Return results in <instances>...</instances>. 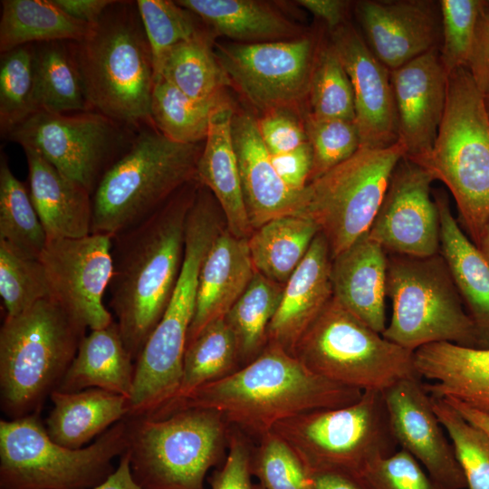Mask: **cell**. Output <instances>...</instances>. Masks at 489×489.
<instances>
[{
	"label": "cell",
	"instance_id": "cell-1",
	"mask_svg": "<svg viewBox=\"0 0 489 489\" xmlns=\"http://www.w3.org/2000/svg\"><path fill=\"white\" fill-rule=\"evenodd\" d=\"M194 181L112 237L109 305L134 361L162 318L180 273L187 217L197 190Z\"/></svg>",
	"mask_w": 489,
	"mask_h": 489
},
{
	"label": "cell",
	"instance_id": "cell-2",
	"mask_svg": "<svg viewBox=\"0 0 489 489\" xmlns=\"http://www.w3.org/2000/svg\"><path fill=\"white\" fill-rule=\"evenodd\" d=\"M362 392L313 373L283 348L267 343L254 360L197 388L168 416L186 408L213 409L241 433L260 439L285 418L350 405Z\"/></svg>",
	"mask_w": 489,
	"mask_h": 489
},
{
	"label": "cell",
	"instance_id": "cell-3",
	"mask_svg": "<svg viewBox=\"0 0 489 489\" xmlns=\"http://www.w3.org/2000/svg\"><path fill=\"white\" fill-rule=\"evenodd\" d=\"M67 43L91 110L134 129L152 125L155 70L136 1H114Z\"/></svg>",
	"mask_w": 489,
	"mask_h": 489
},
{
	"label": "cell",
	"instance_id": "cell-4",
	"mask_svg": "<svg viewBox=\"0 0 489 489\" xmlns=\"http://www.w3.org/2000/svg\"><path fill=\"white\" fill-rule=\"evenodd\" d=\"M87 328L48 297L5 317L0 330V407L8 419L40 413Z\"/></svg>",
	"mask_w": 489,
	"mask_h": 489
},
{
	"label": "cell",
	"instance_id": "cell-5",
	"mask_svg": "<svg viewBox=\"0 0 489 489\" xmlns=\"http://www.w3.org/2000/svg\"><path fill=\"white\" fill-rule=\"evenodd\" d=\"M204 143L175 142L152 125L139 129L92 194L91 234L114 237L149 217L180 188L197 180Z\"/></svg>",
	"mask_w": 489,
	"mask_h": 489
},
{
	"label": "cell",
	"instance_id": "cell-6",
	"mask_svg": "<svg viewBox=\"0 0 489 489\" xmlns=\"http://www.w3.org/2000/svg\"><path fill=\"white\" fill-rule=\"evenodd\" d=\"M411 161L449 189L460 226L478 246L489 221V116L466 67L448 74L446 108L432 149Z\"/></svg>",
	"mask_w": 489,
	"mask_h": 489
},
{
	"label": "cell",
	"instance_id": "cell-7",
	"mask_svg": "<svg viewBox=\"0 0 489 489\" xmlns=\"http://www.w3.org/2000/svg\"><path fill=\"white\" fill-rule=\"evenodd\" d=\"M127 452L142 489H205L229 440V425L217 411L186 408L162 418L125 417Z\"/></svg>",
	"mask_w": 489,
	"mask_h": 489
},
{
	"label": "cell",
	"instance_id": "cell-8",
	"mask_svg": "<svg viewBox=\"0 0 489 489\" xmlns=\"http://www.w3.org/2000/svg\"><path fill=\"white\" fill-rule=\"evenodd\" d=\"M125 418L88 446L72 449L51 439L40 413L0 421L1 489H91L114 471L127 451Z\"/></svg>",
	"mask_w": 489,
	"mask_h": 489
},
{
	"label": "cell",
	"instance_id": "cell-9",
	"mask_svg": "<svg viewBox=\"0 0 489 489\" xmlns=\"http://www.w3.org/2000/svg\"><path fill=\"white\" fill-rule=\"evenodd\" d=\"M387 296L392 302L391 319L382 333L387 340L411 351L435 342L482 348L440 253L428 257L388 254Z\"/></svg>",
	"mask_w": 489,
	"mask_h": 489
},
{
	"label": "cell",
	"instance_id": "cell-10",
	"mask_svg": "<svg viewBox=\"0 0 489 489\" xmlns=\"http://www.w3.org/2000/svg\"><path fill=\"white\" fill-rule=\"evenodd\" d=\"M280 436L313 475L362 474L373 461L398 449L382 391L366 390L354 403L309 410L278 422Z\"/></svg>",
	"mask_w": 489,
	"mask_h": 489
},
{
	"label": "cell",
	"instance_id": "cell-11",
	"mask_svg": "<svg viewBox=\"0 0 489 489\" xmlns=\"http://www.w3.org/2000/svg\"><path fill=\"white\" fill-rule=\"evenodd\" d=\"M293 355L313 373L361 391L383 392L401 379L419 378L414 351L384 338L333 296Z\"/></svg>",
	"mask_w": 489,
	"mask_h": 489
},
{
	"label": "cell",
	"instance_id": "cell-12",
	"mask_svg": "<svg viewBox=\"0 0 489 489\" xmlns=\"http://www.w3.org/2000/svg\"><path fill=\"white\" fill-rule=\"evenodd\" d=\"M405 157L400 140L386 149L360 147L303 188L300 215L316 223L331 259L369 233L392 173Z\"/></svg>",
	"mask_w": 489,
	"mask_h": 489
},
{
	"label": "cell",
	"instance_id": "cell-13",
	"mask_svg": "<svg viewBox=\"0 0 489 489\" xmlns=\"http://www.w3.org/2000/svg\"><path fill=\"white\" fill-rule=\"evenodd\" d=\"M212 241V234L205 228L195 226L186 232L182 266L170 301L135 361L127 417L154 416L179 389L199 273Z\"/></svg>",
	"mask_w": 489,
	"mask_h": 489
},
{
	"label": "cell",
	"instance_id": "cell-14",
	"mask_svg": "<svg viewBox=\"0 0 489 489\" xmlns=\"http://www.w3.org/2000/svg\"><path fill=\"white\" fill-rule=\"evenodd\" d=\"M138 129L95 110H36L5 136L39 153L62 174L93 194L108 168L127 149Z\"/></svg>",
	"mask_w": 489,
	"mask_h": 489
},
{
	"label": "cell",
	"instance_id": "cell-15",
	"mask_svg": "<svg viewBox=\"0 0 489 489\" xmlns=\"http://www.w3.org/2000/svg\"><path fill=\"white\" fill-rule=\"evenodd\" d=\"M318 48L308 36L217 44L215 55L228 84L264 114L294 110L308 98Z\"/></svg>",
	"mask_w": 489,
	"mask_h": 489
},
{
	"label": "cell",
	"instance_id": "cell-16",
	"mask_svg": "<svg viewBox=\"0 0 489 489\" xmlns=\"http://www.w3.org/2000/svg\"><path fill=\"white\" fill-rule=\"evenodd\" d=\"M39 261L49 297L86 328L102 329L114 321L103 303L113 274L110 236L91 234L82 238L47 239Z\"/></svg>",
	"mask_w": 489,
	"mask_h": 489
},
{
	"label": "cell",
	"instance_id": "cell-17",
	"mask_svg": "<svg viewBox=\"0 0 489 489\" xmlns=\"http://www.w3.org/2000/svg\"><path fill=\"white\" fill-rule=\"evenodd\" d=\"M432 175L403 158L396 166L368 236L388 254L428 257L440 252Z\"/></svg>",
	"mask_w": 489,
	"mask_h": 489
},
{
	"label": "cell",
	"instance_id": "cell-18",
	"mask_svg": "<svg viewBox=\"0 0 489 489\" xmlns=\"http://www.w3.org/2000/svg\"><path fill=\"white\" fill-rule=\"evenodd\" d=\"M420 379H404L383 391L396 440L445 489L466 488L453 446Z\"/></svg>",
	"mask_w": 489,
	"mask_h": 489
},
{
	"label": "cell",
	"instance_id": "cell-19",
	"mask_svg": "<svg viewBox=\"0 0 489 489\" xmlns=\"http://www.w3.org/2000/svg\"><path fill=\"white\" fill-rule=\"evenodd\" d=\"M331 43L351 83L360 147L392 146L398 141V128L390 70L347 22L331 31Z\"/></svg>",
	"mask_w": 489,
	"mask_h": 489
},
{
	"label": "cell",
	"instance_id": "cell-20",
	"mask_svg": "<svg viewBox=\"0 0 489 489\" xmlns=\"http://www.w3.org/2000/svg\"><path fill=\"white\" fill-rule=\"evenodd\" d=\"M356 14L367 44L389 70L440 48L441 13L433 1L365 0L358 2Z\"/></svg>",
	"mask_w": 489,
	"mask_h": 489
},
{
	"label": "cell",
	"instance_id": "cell-21",
	"mask_svg": "<svg viewBox=\"0 0 489 489\" xmlns=\"http://www.w3.org/2000/svg\"><path fill=\"white\" fill-rule=\"evenodd\" d=\"M398 140L412 160L427 154L434 145L446 102L448 73L434 48L404 65L390 70Z\"/></svg>",
	"mask_w": 489,
	"mask_h": 489
},
{
	"label": "cell",
	"instance_id": "cell-22",
	"mask_svg": "<svg viewBox=\"0 0 489 489\" xmlns=\"http://www.w3.org/2000/svg\"><path fill=\"white\" fill-rule=\"evenodd\" d=\"M232 136L244 200L253 229L280 216L300 215L303 189L290 188L276 172L260 136L257 119L247 112H235Z\"/></svg>",
	"mask_w": 489,
	"mask_h": 489
},
{
	"label": "cell",
	"instance_id": "cell-23",
	"mask_svg": "<svg viewBox=\"0 0 489 489\" xmlns=\"http://www.w3.org/2000/svg\"><path fill=\"white\" fill-rule=\"evenodd\" d=\"M331 255L321 233L283 286L278 309L268 328V343L294 354L296 345L333 296Z\"/></svg>",
	"mask_w": 489,
	"mask_h": 489
},
{
	"label": "cell",
	"instance_id": "cell-24",
	"mask_svg": "<svg viewBox=\"0 0 489 489\" xmlns=\"http://www.w3.org/2000/svg\"><path fill=\"white\" fill-rule=\"evenodd\" d=\"M414 364L431 397L449 398L489 415V348L435 342L414 351Z\"/></svg>",
	"mask_w": 489,
	"mask_h": 489
},
{
	"label": "cell",
	"instance_id": "cell-25",
	"mask_svg": "<svg viewBox=\"0 0 489 489\" xmlns=\"http://www.w3.org/2000/svg\"><path fill=\"white\" fill-rule=\"evenodd\" d=\"M255 272L248 238H239L227 230H220L201 265L196 312L187 345L209 322L225 316L244 292Z\"/></svg>",
	"mask_w": 489,
	"mask_h": 489
},
{
	"label": "cell",
	"instance_id": "cell-26",
	"mask_svg": "<svg viewBox=\"0 0 489 489\" xmlns=\"http://www.w3.org/2000/svg\"><path fill=\"white\" fill-rule=\"evenodd\" d=\"M333 297L379 333L386 325L388 254L368 234L332 259Z\"/></svg>",
	"mask_w": 489,
	"mask_h": 489
},
{
	"label": "cell",
	"instance_id": "cell-27",
	"mask_svg": "<svg viewBox=\"0 0 489 489\" xmlns=\"http://www.w3.org/2000/svg\"><path fill=\"white\" fill-rule=\"evenodd\" d=\"M28 166V188L47 239L91 235L92 195L31 149H23Z\"/></svg>",
	"mask_w": 489,
	"mask_h": 489
},
{
	"label": "cell",
	"instance_id": "cell-28",
	"mask_svg": "<svg viewBox=\"0 0 489 489\" xmlns=\"http://www.w3.org/2000/svg\"><path fill=\"white\" fill-rule=\"evenodd\" d=\"M235 111L228 101L214 111L197 165V180L214 195L225 217L226 230L239 238L254 232L248 218L232 136Z\"/></svg>",
	"mask_w": 489,
	"mask_h": 489
},
{
	"label": "cell",
	"instance_id": "cell-29",
	"mask_svg": "<svg viewBox=\"0 0 489 489\" xmlns=\"http://www.w3.org/2000/svg\"><path fill=\"white\" fill-rule=\"evenodd\" d=\"M434 199L439 213V253L477 328L482 348H489V264L453 216L446 194L437 190Z\"/></svg>",
	"mask_w": 489,
	"mask_h": 489
},
{
	"label": "cell",
	"instance_id": "cell-30",
	"mask_svg": "<svg viewBox=\"0 0 489 489\" xmlns=\"http://www.w3.org/2000/svg\"><path fill=\"white\" fill-rule=\"evenodd\" d=\"M134 371L135 361L114 320L109 326L91 330L84 336L56 390L77 392L95 388L129 398Z\"/></svg>",
	"mask_w": 489,
	"mask_h": 489
},
{
	"label": "cell",
	"instance_id": "cell-31",
	"mask_svg": "<svg viewBox=\"0 0 489 489\" xmlns=\"http://www.w3.org/2000/svg\"><path fill=\"white\" fill-rule=\"evenodd\" d=\"M53 408L44 426L55 443L72 449L82 448L129 413V398L101 388L77 392L54 390Z\"/></svg>",
	"mask_w": 489,
	"mask_h": 489
},
{
	"label": "cell",
	"instance_id": "cell-32",
	"mask_svg": "<svg viewBox=\"0 0 489 489\" xmlns=\"http://www.w3.org/2000/svg\"><path fill=\"white\" fill-rule=\"evenodd\" d=\"M215 33L240 43L297 38L296 27L278 12L253 0H179Z\"/></svg>",
	"mask_w": 489,
	"mask_h": 489
},
{
	"label": "cell",
	"instance_id": "cell-33",
	"mask_svg": "<svg viewBox=\"0 0 489 489\" xmlns=\"http://www.w3.org/2000/svg\"><path fill=\"white\" fill-rule=\"evenodd\" d=\"M319 233L316 223L302 215L284 216L266 222L248 238L255 271L284 285Z\"/></svg>",
	"mask_w": 489,
	"mask_h": 489
},
{
	"label": "cell",
	"instance_id": "cell-34",
	"mask_svg": "<svg viewBox=\"0 0 489 489\" xmlns=\"http://www.w3.org/2000/svg\"><path fill=\"white\" fill-rule=\"evenodd\" d=\"M1 7V53L25 44L77 41L91 25L71 17L53 0H3Z\"/></svg>",
	"mask_w": 489,
	"mask_h": 489
},
{
	"label": "cell",
	"instance_id": "cell-35",
	"mask_svg": "<svg viewBox=\"0 0 489 489\" xmlns=\"http://www.w3.org/2000/svg\"><path fill=\"white\" fill-rule=\"evenodd\" d=\"M236 341L225 317L209 322L187 345L179 389L173 400L152 417L162 418L197 388L222 379L240 367Z\"/></svg>",
	"mask_w": 489,
	"mask_h": 489
},
{
	"label": "cell",
	"instance_id": "cell-36",
	"mask_svg": "<svg viewBox=\"0 0 489 489\" xmlns=\"http://www.w3.org/2000/svg\"><path fill=\"white\" fill-rule=\"evenodd\" d=\"M154 70L155 75L198 101L224 98L228 84L206 33L167 50L154 62Z\"/></svg>",
	"mask_w": 489,
	"mask_h": 489
},
{
	"label": "cell",
	"instance_id": "cell-37",
	"mask_svg": "<svg viewBox=\"0 0 489 489\" xmlns=\"http://www.w3.org/2000/svg\"><path fill=\"white\" fill-rule=\"evenodd\" d=\"M37 110L71 113L91 110L68 43H34Z\"/></svg>",
	"mask_w": 489,
	"mask_h": 489
},
{
	"label": "cell",
	"instance_id": "cell-38",
	"mask_svg": "<svg viewBox=\"0 0 489 489\" xmlns=\"http://www.w3.org/2000/svg\"><path fill=\"white\" fill-rule=\"evenodd\" d=\"M283 286L255 272L244 292L225 314L242 367L257 358L266 347L268 328L280 304Z\"/></svg>",
	"mask_w": 489,
	"mask_h": 489
},
{
	"label": "cell",
	"instance_id": "cell-39",
	"mask_svg": "<svg viewBox=\"0 0 489 489\" xmlns=\"http://www.w3.org/2000/svg\"><path fill=\"white\" fill-rule=\"evenodd\" d=\"M225 101V98L195 101L155 75L150 102L151 122L161 134L175 142L201 143L206 139L214 111Z\"/></svg>",
	"mask_w": 489,
	"mask_h": 489
},
{
	"label": "cell",
	"instance_id": "cell-40",
	"mask_svg": "<svg viewBox=\"0 0 489 489\" xmlns=\"http://www.w3.org/2000/svg\"><path fill=\"white\" fill-rule=\"evenodd\" d=\"M0 240L33 259H39L47 242L28 187L14 175L3 154L0 158Z\"/></svg>",
	"mask_w": 489,
	"mask_h": 489
},
{
	"label": "cell",
	"instance_id": "cell-41",
	"mask_svg": "<svg viewBox=\"0 0 489 489\" xmlns=\"http://www.w3.org/2000/svg\"><path fill=\"white\" fill-rule=\"evenodd\" d=\"M307 99L311 117L355 122L351 83L331 42L318 48Z\"/></svg>",
	"mask_w": 489,
	"mask_h": 489
},
{
	"label": "cell",
	"instance_id": "cell-42",
	"mask_svg": "<svg viewBox=\"0 0 489 489\" xmlns=\"http://www.w3.org/2000/svg\"><path fill=\"white\" fill-rule=\"evenodd\" d=\"M431 399L434 411L451 441L466 487L489 489V436L466 420L445 398L431 397Z\"/></svg>",
	"mask_w": 489,
	"mask_h": 489
},
{
	"label": "cell",
	"instance_id": "cell-43",
	"mask_svg": "<svg viewBox=\"0 0 489 489\" xmlns=\"http://www.w3.org/2000/svg\"><path fill=\"white\" fill-rule=\"evenodd\" d=\"M36 110L34 44H25L1 53V134L5 136L12 128Z\"/></svg>",
	"mask_w": 489,
	"mask_h": 489
},
{
	"label": "cell",
	"instance_id": "cell-44",
	"mask_svg": "<svg viewBox=\"0 0 489 489\" xmlns=\"http://www.w3.org/2000/svg\"><path fill=\"white\" fill-rule=\"evenodd\" d=\"M0 295L5 317L16 316L50 296L39 259L29 258L0 240Z\"/></svg>",
	"mask_w": 489,
	"mask_h": 489
},
{
	"label": "cell",
	"instance_id": "cell-45",
	"mask_svg": "<svg viewBox=\"0 0 489 489\" xmlns=\"http://www.w3.org/2000/svg\"><path fill=\"white\" fill-rule=\"evenodd\" d=\"M251 469L264 489H315L312 475L292 449L272 431L259 439L252 455Z\"/></svg>",
	"mask_w": 489,
	"mask_h": 489
},
{
	"label": "cell",
	"instance_id": "cell-46",
	"mask_svg": "<svg viewBox=\"0 0 489 489\" xmlns=\"http://www.w3.org/2000/svg\"><path fill=\"white\" fill-rule=\"evenodd\" d=\"M139 14L150 45L153 63L172 46L205 33L193 13L177 1L137 0Z\"/></svg>",
	"mask_w": 489,
	"mask_h": 489
},
{
	"label": "cell",
	"instance_id": "cell-47",
	"mask_svg": "<svg viewBox=\"0 0 489 489\" xmlns=\"http://www.w3.org/2000/svg\"><path fill=\"white\" fill-rule=\"evenodd\" d=\"M303 124L312 150L309 182L350 158L360 147L354 121L315 119L306 114Z\"/></svg>",
	"mask_w": 489,
	"mask_h": 489
},
{
	"label": "cell",
	"instance_id": "cell-48",
	"mask_svg": "<svg viewBox=\"0 0 489 489\" xmlns=\"http://www.w3.org/2000/svg\"><path fill=\"white\" fill-rule=\"evenodd\" d=\"M483 0H441L442 37L439 54L450 72L466 67Z\"/></svg>",
	"mask_w": 489,
	"mask_h": 489
},
{
	"label": "cell",
	"instance_id": "cell-49",
	"mask_svg": "<svg viewBox=\"0 0 489 489\" xmlns=\"http://www.w3.org/2000/svg\"><path fill=\"white\" fill-rule=\"evenodd\" d=\"M362 475L376 489H445L402 448L373 461Z\"/></svg>",
	"mask_w": 489,
	"mask_h": 489
},
{
	"label": "cell",
	"instance_id": "cell-50",
	"mask_svg": "<svg viewBox=\"0 0 489 489\" xmlns=\"http://www.w3.org/2000/svg\"><path fill=\"white\" fill-rule=\"evenodd\" d=\"M228 448L223 465L208 478L211 489H253V452L244 435L240 431L230 432Z\"/></svg>",
	"mask_w": 489,
	"mask_h": 489
},
{
	"label": "cell",
	"instance_id": "cell-51",
	"mask_svg": "<svg viewBox=\"0 0 489 489\" xmlns=\"http://www.w3.org/2000/svg\"><path fill=\"white\" fill-rule=\"evenodd\" d=\"M291 111L274 110L257 119L260 136L271 155L288 152L308 142L303 121Z\"/></svg>",
	"mask_w": 489,
	"mask_h": 489
},
{
	"label": "cell",
	"instance_id": "cell-52",
	"mask_svg": "<svg viewBox=\"0 0 489 489\" xmlns=\"http://www.w3.org/2000/svg\"><path fill=\"white\" fill-rule=\"evenodd\" d=\"M483 95L489 93V4L483 1L466 65Z\"/></svg>",
	"mask_w": 489,
	"mask_h": 489
},
{
	"label": "cell",
	"instance_id": "cell-53",
	"mask_svg": "<svg viewBox=\"0 0 489 489\" xmlns=\"http://www.w3.org/2000/svg\"><path fill=\"white\" fill-rule=\"evenodd\" d=\"M273 165L292 189L302 191L309 182L312 168V150L308 142L285 153L271 155Z\"/></svg>",
	"mask_w": 489,
	"mask_h": 489
},
{
	"label": "cell",
	"instance_id": "cell-54",
	"mask_svg": "<svg viewBox=\"0 0 489 489\" xmlns=\"http://www.w3.org/2000/svg\"><path fill=\"white\" fill-rule=\"evenodd\" d=\"M71 17L91 24L99 20L114 0H53Z\"/></svg>",
	"mask_w": 489,
	"mask_h": 489
},
{
	"label": "cell",
	"instance_id": "cell-55",
	"mask_svg": "<svg viewBox=\"0 0 489 489\" xmlns=\"http://www.w3.org/2000/svg\"><path fill=\"white\" fill-rule=\"evenodd\" d=\"M312 477L315 489H376L362 474L325 471Z\"/></svg>",
	"mask_w": 489,
	"mask_h": 489
},
{
	"label": "cell",
	"instance_id": "cell-56",
	"mask_svg": "<svg viewBox=\"0 0 489 489\" xmlns=\"http://www.w3.org/2000/svg\"><path fill=\"white\" fill-rule=\"evenodd\" d=\"M297 3L321 19L332 31L345 23L348 2L341 0H299Z\"/></svg>",
	"mask_w": 489,
	"mask_h": 489
},
{
	"label": "cell",
	"instance_id": "cell-57",
	"mask_svg": "<svg viewBox=\"0 0 489 489\" xmlns=\"http://www.w3.org/2000/svg\"><path fill=\"white\" fill-rule=\"evenodd\" d=\"M91 489H142L133 478L127 451L120 456L115 471L103 483Z\"/></svg>",
	"mask_w": 489,
	"mask_h": 489
},
{
	"label": "cell",
	"instance_id": "cell-58",
	"mask_svg": "<svg viewBox=\"0 0 489 489\" xmlns=\"http://www.w3.org/2000/svg\"><path fill=\"white\" fill-rule=\"evenodd\" d=\"M466 420L482 428L489 436V415L475 410L454 398H443Z\"/></svg>",
	"mask_w": 489,
	"mask_h": 489
},
{
	"label": "cell",
	"instance_id": "cell-59",
	"mask_svg": "<svg viewBox=\"0 0 489 489\" xmlns=\"http://www.w3.org/2000/svg\"><path fill=\"white\" fill-rule=\"evenodd\" d=\"M487 263L489 264V221L484 227L481 241L477 246Z\"/></svg>",
	"mask_w": 489,
	"mask_h": 489
},
{
	"label": "cell",
	"instance_id": "cell-60",
	"mask_svg": "<svg viewBox=\"0 0 489 489\" xmlns=\"http://www.w3.org/2000/svg\"><path fill=\"white\" fill-rule=\"evenodd\" d=\"M484 101L485 109L489 116V93L484 95Z\"/></svg>",
	"mask_w": 489,
	"mask_h": 489
},
{
	"label": "cell",
	"instance_id": "cell-61",
	"mask_svg": "<svg viewBox=\"0 0 489 489\" xmlns=\"http://www.w3.org/2000/svg\"><path fill=\"white\" fill-rule=\"evenodd\" d=\"M253 489H264L259 484H254Z\"/></svg>",
	"mask_w": 489,
	"mask_h": 489
},
{
	"label": "cell",
	"instance_id": "cell-62",
	"mask_svg": "<svg viewBox=\"0 0 489 489\" xmlns=\"http://www.w3.org/2000/svg\"><path fill=\"white\" fill-rule=\"evenodd\" d=\"M488 4H489V1H488Z\"/></svg>",
	"mask_w": 489,
	"mask_h": 489
}]
</instances>
